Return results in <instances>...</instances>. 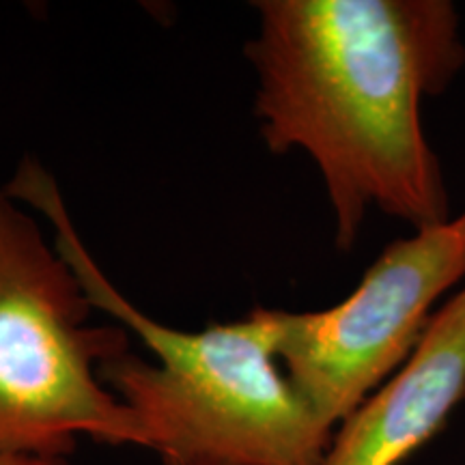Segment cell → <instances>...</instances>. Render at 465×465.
<instances>
[{"mask_svg":"<svg viewBox=\"0 0 465 465\" xmlns=\"http://www.w3.org/2000/svg\"><path fill=\"white\" fill-rule=\"evenodd\" d=\"M93 304L39 224L0 188V452L69 457L80 435L149 449L100 369L127 330L91 325Z\"/></svg>","mask_w":465,"mask_h":465,"instance_id":"3957f363","label":"cell"},{"mask_svg":"<svg viewBox=\"0 0 465 465\" xmlns=\"http://www.w3.org/2000/svg\"><path fill=\"white\" fill-rule=\"evenodd\" d=\"M3 190L50 220L56 252L93 308L136 332L158 358L149 364L127 351L100 369L102 381L141 420L149 450L190 465H323L334 433L278 362L281 311L254 308L203 332L168 328L108 281L37 160H22Z\"/></svg>","mask_w":465,"mask_h":465,"instance_id":"7a4b0ae2","label":"cell"},{"mask_svg":"<svg viewBox=\"0 0 465 465\" xmlns=\"http://www.w3.org/2000/svg\"><path fill=\"white\" fill-rule=\"evenodd\" d=\"M0 465H72L69 457H35L0 452Z\"/></svg>","mask_w":465,"mask_h":465,"instance_id":"8992f818","label":"cell"},{"mask_svg":"<svg viewBox=\"0 0 465 465\" xmlns=\"http://www.w3.org/2000/svg\"><path fill=\"white\" fill-rule=\"evenodd\" d=\"M465 278V209L392 242L358 287L317 312L281 311L278 362L334 431L407 362L431 308Z\"/></svg>","mask_w":465,"mask_h":465,"instance_id":"277c9868","label":"cell"},{"mask_svg":"<svg viewBox=\"0 0 465 465\" xmlns=\"http://www.w3.org/2000/svg\"><path fill=\"white\" fill-rule=\"evenodd\" d=\"M164 465H190V463H182V461H164Z\"/></svg>","mask_w":465,"mask_h":465,"instance_id":"52a82bcc","label":"cell"},{"mask_svg":"<svg viewBox=\"0 0 465 465\" xmlns=\"http://www.w3.org/2000/svg\"><path fill=\"white\" fill-rule=\"evenodd\" d=\"M465 399V287L433 312L407 362L341 422L323 465H399Z\"/></svg>","mask_w":465,"mask_h":465,"instance_id":"5b68a950","label":"cell"},{"mask_svg":"<svg viewBox=\"0 0 465 465\" xmlns=\"http://www.w3.org/2000/svg\"><path fill=\"white\" fill-rule=\"evenodd\" d=\"M246 52L254 116L272 153L302 149L322 173L336 246L356 243L371 207L414 231L450 220L422 102L465 65L449 0H261Z\"/></svg>","mask_w":465,"mask_h":465,"instance_id":"6da1fadb","label":"cell"}]
</instances>
